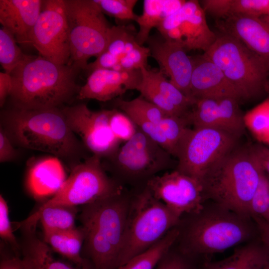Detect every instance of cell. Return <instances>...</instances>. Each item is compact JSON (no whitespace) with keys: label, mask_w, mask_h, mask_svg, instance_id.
Wrapping results in <instances>:
<instances>
[{"label":"cell","mask_w":269,"mask_h":269,"mask_svg":"<svg viewBox=\"0 0 269 269\" xmlns=\"http://www.w3.org/2000/svg\"><path fill=\"white\" fill-rule=\"evenodd\" d=\"M80 72L72 65L54 63L41 55H26L10 74L9 98L19 109L61 108L78 95Z\"/></svg>","instance_id":"1"},{"label":"cell","mask_w":269,"mask_h":269,"mask_svg":"<svg viewBox=\"0 0 269 269\" xmlns=\"http://www.w3.org/2000/svg\"><path fill=\"white\" fill-rule=\"evenodd\" d=\"M1 116V127L13 143L24 148L64 159L80 158L88 150L70 128L62 108H12Z\"/></svg>","instance_id":"2"},{"label":"cell","mask_w":269,"mask_h":269,"mask_svg":"<svg viewBox=\"0 0 269 269\" xmlns=\"http://www.w3.org/2000/svg\"><path fill=\"white\" fill-rule=\"evenodd\" d=\"M264 172L250 145H238L201 180L205 200L251 218L250 203Z\"/></svg>","instance_id":"3"},{"label":"cell","mask_w":269,"mask_h":269,"mask_svg":"<svg viewBox=\"0 0 269 269\" xmlns=\"http://www.w3.org/2000/svg\"><path fill=\"white\" fill-rule=\"evenodd\" d=\"M131 198L123 191L84 206V243L95 269H118Z\"/></svg>","instance_id":"4"},{"label":"cell","mask_w":269,"mask_h":269,"mask_svg":"<svg viewBox=\"0 0 269 269\" xmlns=\"http://www.w3.org/2000/svg\"><path fill=\"white\" fill-rule=\"evenodd\" d=\"M185 230L180 253L189 258L220 253L248 241L254 234L250 217L214 203L193 214Z\"/></svg>","instance_id":"5"},{"label":"cell","mask_w":269,"mask_h":269,"mask_svg":"<svg viewBox=\"0 0 269 269\" xmlns=\"http://www.w3.org/2000/svg\"><path fill=\"white\" fill-rule=\"evenodd\" d=\"M180 217L145 186L131 198L118 268L144 252L179 223Z\"/></svg>","instance_id":"6"},{"label":"cell","mask_w":269,"mask_h":269,"mask_svg":"<svg viewBox=\"0 0 269 269\" xmlns=\"http://www.w3.org/2000/svg\"><path fill=\"white\" fill-rule=\"evenodd\" d=\"M204 55L221 69L240 101L267 93L269 63L236 38L222 33Z\"/></svg>","instance_id":"7"},{"label":"cell","mask_w":269,"mask_h":269,"mask_svg":"<svg viewBox=\"0 0 269 269\" xmlns=\"http://www.w3.org/2000/svg\"><path fill=\"white\" fill-rule=\"evenodd\" d=\"M173 158L138 128L132 138L102 161L105 169L110 171L123 186L127 184L144 188L159 172L176 167L177 160Z\"/></svg>","instance_id":"8"},{"label":"cell","mask_w":269,"mask_h":269,"mask_svg":"<svg viewBox=\"0 0 269 269\" xmlns=\"http://www.w3.org/2000/svg\"><path fill=\"white\" fill-rule=\"evenodd\" d=\"M68 27L70 60L68 65L85 70L88 60L105 50L110 26L94 0H64Z\"/></svg>","instance_id":"9"},{"label":"cell","mask_w":269,"mask_h":269,"mask_svg":"<svg viewBox=\"0 0 269 269\" xmlns=\"http://www.w3.org/2000/svg\"><path fill=\"white\" fill-rule=\"evenodd\" d=\"M123 191V186L107 174L102 159L91 155L74 167L60 190L35 212L54 206H85Z\"/></svg>","instance_id":"10"},{"label":"cell","mask_w":269,"mask_h":269,"mask_svg":"<svg viewBox=\"0 0 269 269\" xmlns=\"http://www.w3.org/2000/svg\"><path fill=\"white\" fill-rule=\"evenodd\" d=\"M240 137L211 128H188L177 153L175 169L200 182L220 160L239 145Z\"/></svg>","instance_id":"11"},{"label":"cell","mask_w":269,"mask_h":269,"mask_svg":"<svg viewBox=\"0 0 269 269\" xmlns=\"http://www.w3.org/2000/svg\"><path fill=\"white\" fill-rule=\"evenodd\" d=\"M30 43L42 57L56 64H69L70 50L64 0H43Z\"/></svg>","instance_id":"12"},{"label":"cell","mask_w":269,"mask_h":269,"mask_svg":"<svg viewBox=\"0 0 269 269\" xmlns=\"http://www.w3.org/2000/svg\"><path fill=\"white\" fill-rule=\"evenodd\" d=\"M67 122L86 149L102 160L113 155L123 143L109 125L111 109L93 111L85 104L62 108Z\"/></svg>","instance_id":"13"},{"label":"cell","mask_w":269,"mask_h":269,"mask_svg":"<svg viewBox=\"0 0 269 269\" xmlns=\"http://www.w3.org/2000/svg\"><path fill=\"white\" fill-rule=\"evenodd\" d=\"M205 14L199 1L185 0L156 29L164 39L179 44L186 51L198 49L205 52L217 36L209 28Z\"/></svg>","instance_id":"14"},{"label":"cell","mask_w":269,"mask_h":269,"mask_svg":"<svg viewBox=\"0 0 269 269\" xmlns=\"http://www.w3.org/2000/svg\"><path fill=\"white\" fill-rule=\"evenodd\" d=\"M146 187L154 197L180 217L184 214L198 212L204 204L201 182L175 169L155 176Z\"/></svg>","instance_id":"15"},{"label":"cell","mask_w":269,"mask_h":269,"mask_svg":"<svg viewBox=\"0 0 269 269\" xmlns=\"http://www.w3.org/2000/svg\"><path fill=\"white\" fill-rule=\"evenodd\" d=\"M239 103L233 97L199 99L195 100L185 118L193 128L218 129L241 137L246 127Z\"/></svg>","instance_id":"16"},{"label":"cell","mask_w":269,"mask_h":269,"mask_svg":"<svg viewBox=\"0 0 269 269\" xmlns=\"http://www.w3.org/2000/svg\"><path fill=\"white\" fill-rule=\"evenodd\" d=\"M146 43L150 56L160 66L162 73L170 78V82L182 93L192 99L190 92L193 70L192 57L187 55L180 45L167 40L161 35L149 36Z\"/></svg>","instance_id":"17"},{"label":"cell","mask_w":269,"mask_h":269,"mask_svg":"<svg viewBox=\"0 0 269 269\" xmlns=\"http://www.w3.org/2000/svg\"><path fill=\"white\" fill-rule=\"evenodd\" d=\"M140 70L117 71L97 69L90 72L80 87L77 98L108 102L121 97L128 90L137 89L141 81Z\"/></svg>","instance_id":"18"},{"label":"cell","mask_w":269,"mask_h":269,"mask_svg":"<svg viewBox=\"0 0 269 269\" xmlns=\"http://www.w3.org/2000/svg\"><path fill=\"white\" fill-rule=\"evenodd\" d=\"M191 57L190 92L193 99L233 97L240 102L236 90L215 63L204 54Z\"/></svg>","instance_id":"19"},{"label":"cell","mask_w":269,"mask_h":269,"mask_svg":"<svg viewBox=\"0 0 269 269\" xmlns=\"http://www.w3.org/2000/svg\"><path fill=\"white\" fill-rule=\"evenodd\" d=\"M218 26L269 63V24L261 18L230 15L219 20Z\"/></svg>","instance_id":"20"},{"label":"cell","mask_w":269,"mask_h":269,"mask_svg":"<svg viewBox=\"0 0 269 269\" xmlns=\"http://www.w3.org/2000/svg\"><path fill=\"white\" fill-rule=\"evenodd\" d=\"M42 3L41 0H0V22L17 43L30 44V34Z\"/></svg>","instance_id":"21"},{"label":"cell","mask_w":269,"mask_h":269,"mask_svg":"<svg viewBox=\"0 0 269 269\" xmlns=\"http://www.w3.org/2000/svg\"><path fill=\"white\" fill-rule=\"evenodd\" d=\"M67 178L64 169L58 157L39 158L29 166L27 185L30 193L36 198L54 195Z\"/></svg>","instance_id":"22"},{"label":"cell","mask_w":269,"mask_h":269,"mask_svg":"<svg viewBox=\"0 0 269 269\" xmlns=\"http://www.w3.org/2000/svg\"><path fill=\"white\" fill-rule=\"evenodd\" d=\"M269 261V249L263 243H253L236 249L224 260L205 261L200 269H263Z\"/></svg>","instance_id":"23"},{"label":"cell","mask_w":269,"mask_h":269,"mask_svg":"<svg viewBox=\"0 0 269 269\" xmlns=\"http://www.w3.org/2000/svg\"><path fill=\"white\" fill-rule=\"evenodd\" d=\"M184 0H144L142 13L138 15L135 21L139 26L135 39L137 43L143 45L150 36V32L157 28L168 16L179 9Z\"/></svg>","instance_id":"24"},{"label":"cell","mask_w":269,"mask_h":269,"mask_svg":"<svg viewBox=\"0 0 269 269\" xmlns=\"http://www.w3.org/2000/svg\"><path fill=\"white\" fill-rule=\"evenodd\" d=\"M44 241L56 252L74 263L80 269H92L81 254L85 234L82 228L64 231L43 232Z\"/></svg>","instance_id":"25"},{"label":"cell","mask_w":269,"mask_h":269,"mask_svg":"<svg viewBox=\"0 0 269 269\" xmlns=\"http://www.w3.org/2000/svg\"><path fill=\"white\" fill-rule=\"evenodd\" d=\"M77 210L75 207L54 206L40 212H34L26 219L18 223L17 227L33 229L38 221L43 232L64 231L75 228Z\"/></svg>","instance_id":"26"},{"label":"cell","mask_w":269,"mask_h":269,"mask_svg":"<svg viewBox=\"0 0 269 269\" xmlns=\"http://www.w3.org/2000/svg\"><path fill=\"white\" fill-rule=\"evenodd\" d=\"M141 75L145 78L162 96L184 118L190 110L195 100L185 96L176 87L167 80L162 72L147 68L141 69Z\"/></svg>","instance_id":"27"},{"label":"cell","mask_w":269,"mask_h":269,"mask_svg":"<svg viewBox=\"0 0 269 269\" xmlns=\"http://www.w3.org/2000/svg\"><path fill=\"white\" fill-rule=\"evenodd\" d=\"M180 233L179 230L174 227L147 250L117 269H154L160 259L170 251Z\"/></svg>","instance_id":"28"},{"label":"cell","mask_w":269,"mask_h":269,"mask_svg":"<svg viewBox=\"0 0 269 269\" xmlns=\"http://www.w3.org/2000/svg\"><path fill=\"white\" fill-rule=\"evenodd\" d=\"M113 101L115 108L125 113L134 122L143 120L158 124L168 116L140 95L130 101L123 100L121 97Z\"/></svg>","instance_id":"29"},{"label":"cell","mask_w":269,"mask_h":269,"mask_svg":"<svg viewBox=\"0 0 269 269\" xmlns=\"http://www.w3.org/2000/svg\"><path fill=\"white\" fill-rule=\"evenodd\" d=\"M244 121L258 142L269 145V97L244 114Z\"/></svg>","instance_id":"30"},{"label":"cell","mask_w":269,"mask_h":269,"mask_svg":"<svg viewBox=\"0 0 269 269\" xmlns=\"http://www.w3.org/2000/svg\"><path fill=\"white\" fill-rule=\"evenodd\" d=\"M48 247L38 239L28 242L24 254L30 260L33 269H80L55 259Z\"/></svg>","instance_id":"31"},{"label":"cell","mask_w":269,"mask_h":269,"mask_svg":"<svg viewBox=\"0 0 269 269\" xmlns=\"http://www.w3.org/2000/svg\"><path fill=\"white\" fill-rule=\"evenodd\" d=\"M17 43L14 36L7 29L3 27L0 29V63L4 72L9 74L27 55Z\"/></svg>","instance_id":"32"},{"label":"cell","mask_w":269,"mask_h":269,"mask_svg":"<svg viewBox=\"0 0 269 269\" xmlns=\"http://www.w3.org/2000/svg\"><path fill=\"white\" fill-rule=\"evenodd\" d=\"M137 32L132 25H118L111 27L109 41L104 51L120 59L124 56L128 43L135 38Z\"/></svg>","instance_id":"33"},{"label":"cell","mask_w":269,"mask_h":269,"mask_svg":"<svg viewBox=\"0 0 269 269\" xmlns=\"http://www.w3.org/2000/svg\"><path fill=\"white\" fill-rule=\"evenodd\" d=\"M102 11L120 21H135L134 12L137 0H94Z\"/></svg>","instance_id":"34"},{"label":"cell","mask_w":269,"mask_h":269,"mask_svg":"<svg viewBox=\"0 0 269 269\" xmlns=\"http://www.w3.org/2000/svg\"><path fill=\"white\" fill-rule=\"evenodd\" d=\"M109 125L113 134L122 143L132 138L138 130L136 124L127 115L116 108L111 109Z\"/></svg>","instance_id":"35"},{"label":"cell","mask_w":269,"mask_h":269,"mask_svg":"<svg viewBox=\"0 0 269 269\" xmlns=\"http://www.w3.org/2000/svg\"><path fill=\"white\" fill-rule=\"evenodd\" d=\"M269 178L265 172L261 177L257 189L250 205V216L269 223Z\"/></svg>","instance_id":"36"},{"label":"cell","mask_w":269,"mask_h":269,"mask_svg":"<svg viewBox=\"0 0 269 269\" xmlns=\"http://www.w3.org/2000/svg\"><path fill=\"white\" fill-rule=\"evenodd\" d=\"M141 78V82L136 89L141 96L158 107L167 115L183 118L178 111L142 75Z\"/></svg>","instance_id":"37"},{"label":"cell","mask_w":269,"mask_h":269,"mask_svg":"<svg viewBox=\"0 0 269 269\" xmlns=\"http://www.w3.org/2000/svg\"><path fill=\"white\" fill-rule=\"evenodd\" d=\"M269 0H233L231 15L261 18L268 12Z\"/></svg>","instance_id":"38"},{"label":"cell","mask_w":269,"mask_h":269,"mask_svg":"<svg viewBox=\"0 0 269 269\" xmlns=\"http://www.w3.org/2000/svg\"><path fill=\"white\" fill-rule=\"evenodd\" d=\"M0 236L14 249H19L9 218L8 206L1 195L0 196Z\"/></svg>","instance_id":"39"},{"label":"cell","mask_w":269,"mask_h":269,"mask_svg":"<svg viewBox=\"0 0 269 269\" xmlns=\"http://www.w3.org/2000/svg\"><path fill=\"white\" fill-rule=\"evenodd\" d=\"M191 259L181 253L167 252L154 269H195Z\"/></svg>","instance_id":"40"},{"label":"cell","mask_w":269,"mask_h":269,"mask_svg":"<svg viewBox=\"0 0 269 269\" xmlns=\"http://www.w3.org/2000/svg\"><path fill=\"white\" fill-rule=\"evenodd\" d=\"M199 2L205 13L219 20L231 15L233 0H203Z\"/></svg>","instance_id":"41"},{"label":"cell","mask_w":269,"mask_h":269,"mask_svg":"<svg viewBox=\"0 0 269 269\" xmlns=\"http://www.w3.org/2000/svg\"><path fill=\"white\" fill-rule=\"evenodd\" d=\"M125 56L130 60L134 70H140L143 67L147 68V59L150 56V52L148 47L138 44Z\"/></svg>","instance_id":"42"},{"label":"cell","mask_w":269,"mask_h":269,"mask_svg":"<svg viewBox=\"0 0 269 269\" xmlns=\"http://www.w3.org/2000/svg\"><path fill=\"white\" fill-rule=\"evenodd\" d=\"M17 155L13 142L1 126L0 129V162H6L14 160Z\"/></svg>","instance_id":"43"},{"label":"cell","mask_w":269,"mask_h":269,"mask_svg":"<svg viewBox=\"0 0 269 269\" xmlns=\"http://www.w3.org/2000/svg\"><path fill=\"white\" fill-rule=\"evenodd\" d=\"M0 269H33L31 263L27 256L22 258L17 256L5 258L0 262Z\"/></svg>","instance_id":"44"},{"label":"cell","mask_w":269,"mask_h":269,"mask_svg":"<svg viewBox=\"0 0 269 269\" xmlns=\"http://www.w3.org/2000/svg\"><path fill=\"white\" fill-rule=\"evenodd\" d=\"M250 146L264 172L269 175V147L259 142Z\"/></svg>","instance_id":"45"},{"label":"cell","mask_w":269,"mask_h":269,"mask_svg":"<svg viewBox=\"0 0 269 269\" xmlns=\"http://www.w3.org/2000/svg\"><path fill=\"white\" fill-rule=\"evenodd\" d=\"M12 88V81L10 74L0 73V106L2 107L6 99L9 97Z\"/></svg>","instance_id":"46"},{"label":"cell","mask_w":269,"mask_h":269,"mask_svg":"<svg viewBox=\"0 0 269 269\" xmlns=\"http://www.w3.org/2000/svg\"><path fill=\"white\" fill-rule=\"evenodd\" d=\"M252 219L255 222L262 243L269 250V223L259 218L254 217Z\"/></svg>","instance_id":"47"},{"label":"cell","mask_w":269,"mask_h":269,"mask_svg":"<svg viewBox=\"0 0 269 269\" xmlns=\"http://www.w3.org/2000/svg\"><path fill=\"white\" fill-rule=\"evenodd\" d=\"M261 18L268 24H269V6L268 12L266 15L261 17Z\"/></svg>","instance_id":"48"},{"label":"cell","mask_w":269,"mask_h":269,"mask_svg":"<svg viewBox=\"0 0 269 269\" xmlns=\"http://www.w3.org/2000/svg\"><path fill=\"white\" fill-rule=\"evenodd\" d=\"M263 269H269V261L267 263V264L265 266L264 268Z\"/></svg>","instance_id":"49"},{"label":"cell","mask_w":269,"mask_h":269,"mask_svg":"<svg viewBox=\"0 0 269 269\" xmlns=\"http://www.w3.org/2000/svg\"><path fill=\"white\" fill-rule=\"evenodd\" d=\"M267 93H269V80L268 86H267Z\"/></svg>","instance_id":"50"},{"label":"cell","mask_w":269,"mask_h":269,"mask_svg":"<svg viewBox=\"0 0 269 269\" xmlns=\"http://www.w3.org/2000/svg\"></svg>","instance_id":"51"}]
</instances>
